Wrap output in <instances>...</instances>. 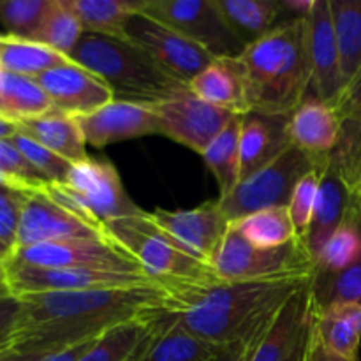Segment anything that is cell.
I'll return each instance as SVG.
<instances>
[{"mask_svg": "<svg viewBox=\"0 0 361 361\" xmlns=\"http://www.w3.org/2000/svg\"><path fill=\"white\" fill-rule=\"evenodd\" d=\"M291 145L289 115H264L254 111L242 115L240 182L275 161Z\"/></svg>", "mask_w": 361, "mask_h": 361, "instance_id": "ffe728a7", "label": "cell"}, {"mask_svg": "<svg viewBox=\"0 0 361 361\" xmlns=\"http://www.w3.org/2000/svg\"><path fill=\"white\" fill-rule=\"evenodd\" d=\"M224 349L194 335L168 310L136 361H215Z\"/></svg>", "mask_w": 361, "mask_h": 361, "instance_id": "7402d4cb", "label": "cell"}, {"mask_svg": "<svg viewBox=\"0 0 361 361\" xmlns=\"http://www.w3.org/2000/svg\"><path fill=\"white\" fill-rule=\"evenodd\" d=\"M83 34L85 28L78 20L71 0H51L44 20L30 39L69 59Z\"/></svg>", "mask_w": 361, "mask_h": 361, "instance_id": "d590c367", "label": "cell"}, {"mask_svg": "<svg viewBox=\"0 0 361 361\" xmlns=\"http://www.w3.org/2000/svg\"><path fill=\"white\" fill-rule=\"evenodd\" d=\"M310 279L228 282L215 275L171 282L162 289L168 293V310L187 330L226 348L263 331L282 303Z\"/></svg>", "mask_w": 361, "mask_h": 361, "instance_id": "7a4b0ae2", "label": "cell"}, {"mask_svg": "<svg viewBox=\"0 0 361 361\" xmlns=\"http://www.w3.org/2000/svg\"><path fill=\"white\" fill-rule=\"evenodd\" d=\"M240 235L261 249H275L298 238L295 224L289 217L288 207L267 208L231 222Z\"/></svg>", "mask_w": 361, "mask_h": 361, "instance_id": "e575fe53", "label": "cell"}, {"mask_svg": "<svg viewBox=\"0 0 361 361\" xmlns=\"http://www.w3.org/2000/svg\"><path fill=\"white\" fill-rule=\"evenodd\" d=\"M18 129L48 150H51L53 154L69 161L71 164H78V162L88 159L87 141L78 126L76 116L51 109L44 115L20 122Z\"/></svg>", "mask_w": 361, "mask_h": 361, "instance_id": "cb8c5ba5", "label": "cell"}, {"mask_svg": "<svg viewBox=\"0 0 361 361\" xmlns=\"http://www.w3.org/2000/svg\"><path fill=\"white\" fill-rule=\"evenodd\" d=\"M44 192L71 214L101 229L109 221L141 212L127 196L115 166L90 157L71 166L66 182L51 183Z\"/></svg>", "mask_w": 361, "mask_h": 361, "instance_id": "8992f818", "label": "cell"}, {"mask_svg": "<svg viewBox=\"0 0 361 361\" xmlns=\"http://www.w3.org/2000/svg\"><path fill=\"white\" fill-rule=\"evenodd\" d=\"M326 157H312L295 145L288 147L275 161L242 180L228 196L219 197L226 219L235 222L267 208L288 207L296 183Z\"/></svg>", "mask_w": 361, "mask_h": 361, "instance_id": "ba28073f", "label": "cell"}, {"mask_svg": "<svg viewBox=\"0 0 361 361\" xmlns=\"http://www.w3.org/2000/svg\"><path fill=\"white\" fill-rule=\"evenodd\" d=\"M217 4L245 44L268 34L277 27L279 18L286 14L281 0H217Z\"/></svg>", "mask_w": 361, "mask_h": 361, "instance_id": "4dcf8cb0", "label": "cell"}, {"mask_svg": "<svg viewBox=\"0 0 361 361\" xmlns=\"http://www.w3.org/2000/svg\"><path fill=\"white\" fill-rule=\"evenodd\" d=\"M314 328L331 353L345 360L360 361L361 307L334 305L328 309H316Z\"/></svg>", "mask_w": 361, "mask_h": 361, "instance_id": "4316f807", "label": "cell"}, {"mask_svg": "<svg viewBox=\"0 0 361 361\" xmlns=\"http://www.w3.org/2000/svg\"><path fill=\"white\" fill-rule=\"evenodd\" d=\"M109 242L129 254L141 270L162 288L171 282L201 281L215 277L214 268L194 256L171 235L141 210L130 217L115 219L104 224Z\"/></svg>", "mask_w": 361, "mask_h": 361, "instance_id": "5b68a950", "label": "cell"}, {"mask_svg": "<svg viewBox=\"0 0 361 361\" xmlns=\"http://www.w3.org/2000/svg\"><path fill=\"white\" fill-rule=\"evenodd\" d=\"M307 20V42H309L312 83L310 94L319 101L334 106L344 90L337 39L331 21L330 0H316L312 13Z\"/></svg>", "mask_w": 361, "mask_h": 361, "instance_id": "d6986e66", "label": "cell"}, {"mask_svg": "<svg viewBox=\"0 0 361 361\" xmlns=\"http://www.w3.org/2000/svg\"><path fill=\"white\" fill-rule=\"evenodd\" d=\"M95 341V338H94ZM94 341H88V342H83V344H78V345H73V348H67L63 349V351H59V353H53V355L46 356L42 361H78L83 356V353L87 351L88 348H90L92 344H94Z\"/></svg>", "mask_w": 361, "mask_h": 361, "instance_id": "7dc6e473", "label": "cell"}, {"mask_svg": "<svg viewBox=\"0 0 361 361\" xmlns=\"http://www.w3.org/2000/svg\"><path fill=\"white\" fill-rule=\"evenodd\" d=\"M46 356L37 353H23L16 349H0V361H42Z\"/></svg>", "mask_w": 361, "mask_h": 361, "instance_id": "c3c4849f", "label": "cell"}, {"mask_svg": "<svg viewBox=\"0 0 361 361\" xmlns=\"http://www.w3.org/2000/svg\"><path fill=\"white\" fill-rule=\"evenodd\" d=\"M18 133V123L0 116V141H9Z\"/></svg>", "mask_w": 361, "mask_h": 361, "instance_id": "681fc988", "label": "cell"}, {"mask_svg": "<svg viewBox=\"0 0 361 361\" xmlns=\"http://www.w3.org/2000/svg\"><path fill=\"white\" fill-rule=\"evenodd\" d=\"M361 259V212L353 204L345 221L324 242L316 257L314 274H337Z\"/></svg>", "mask_w": 361, "mask_h": 361, "instance_id": "d6a6232c", "label": "cell"}, {"mask_svg": "<svg viewBox=\"0 0 361 361\" xmlns=\"http://www.w3.org/2000/svg\"><path fill=\"white\" fill-rule=\"evenodd\" d=\"M355 201H356V204H358V208H360V212H361V183H360L358 190H356V192H355Z\"/></svg>", "mask_w": 361, "mask_h": 361, "instance_id": "f5cc1de1", "label": "cell"}, {"mask_svg": "<svg viewBox=\"0 0 361 361\" xmlns=\"http://www.w3.org/2000/svg\"><path fill=\"white\" fill-rule=\"evenodd\" d=\"M9 254H11V249H7L4 243H0V270H2V271H4V264H6Z\"/></svg>", "mask_w": 361, "mask_h": 361, "instance_id": "f907efd6", "label": "cell"}, {"mask_svg": "<svg viewBox=\"0 0 361 361\" xmlns=\"http://www.w3.org/2000/svg\"><path fill=\"white\" fill-rule=\"evenodd\" d=\"M51 0H0V25L7 35L30 39L44 20Z\"/></svg>", "mask_w": 361, "mask_h": 361, "instance_id": "74e56055", "label": "cell"}, {"mask_svg": "<svg viewBox=\"0 0 361 361\" xmlns=\"http://www.w3.org/2000/svg\"><path fill=\"white\" fill-rule=\"evenodd\" d=\"M324 164H326V161L321 166H317L316 169H312L310 173H307V175L296 183L295 190H293L291 194V200H289L288 203L289 217H291L293 224H295L296 231H298V235L302 236V238H305V235L309 233L310 224H312Z\"/></svg>", "mask_w": 361, "mask_h": 361, "instance_id": "ab89813d", "label": "cell"}, {"mask_svg": "<svg viewBox=\"0 0 361 361\" xmlns=\"http://www.w3.org/2000/svg\"><path fill=\"white\" fill-rule=\"evenodd\" d=\"M87 145L104 148L120 141L161 134L159 120L150 104L113 99L102 108L76 116Z\"/></svg>", "mask_w": 361, "mask_h": 361, "instance_id": "ac0fdd59", "label": "cell"}, {"mask_svg": "<svg viewBox=\"0 0 361 361\" xmlns=\"http://www.w3.org/2000/svg\"><path fill=\"white\" fill-rule=\"evenodd\" d=\"M53 106L37 81L0 69V116L14 123L51 111Z\"/></svg>", "mask_w": 361, "mask_h": 361, "instance_id": "f546056e", "label": "cell"}, {"mask_svg": "<svg viewBox=\"0 0 361 361\" xmlns=\"http://www.w3.org/2000/svg\"><path fill=\"white\" fill-rule=\"evenodd\" d=\"M53 109L71 116L88 115L115 99L111 88L92 71L67 60L35 78Z\"/></svg>", "mask_w": 361, "mask_h": 361, "instance_id": "2e32d148", "label": "cell"}, {"mask_svg": "<svg viewBox=\"0 0 361 361\" xmlns=\"http://www.w3.org/2000/svg\"><path fill=\"white\" fill-rule=\"evenodd\" d=\"M28 190L11 185H0V243L7 249H14L21 208Z\"/></svg>", "mask_w": 361, "mask_h": 361, "instance_id": "b9f144b4", "label": "cell"}, {"mask_svg": "<svg viewBox=\"0 0 361 361\" xmlns=\"http://www.w3.org/2000/svg\"><path fill=\"white\" fill-rule=\"evenodd\" d=\"M281 2L284 13L293 14L291 18H307L316 6V0H281Z\"/></svg>", "mask_w": 361, "mask_h": 361, "instance_id": "bcb514c9", "label": "cell"}, {"mask_svg": "<svg viewBox=\"0 0 361 361\" xmlns=\"http://www.w3.org/2000/svg\"><path fill=\"white\" fill-rule=\"evenodd\" d=\"M159 120L162 136L203 154L204 148L235 118V113L217 108L196 97L190 88L150 104Z\"/></svg>", "mask_w": 361, "mask_h": 361, "instance_id": "7c38bea8", "label": "cell"}, {"mask_svg": "<svg viewBox=\"0 0 361 361\" xmlns=\"http://www.w3.org/2000/svg\"><path fill=\"white\" fill-rule=\"evenodd\" d=\"M0 175L23 190H42L51 185L25 161L11 141H0Z\"/></svg>", "mask_w": 361, "mask_h": 361, "instance_id": "60d3db41", "label": "cell"}, {"mask_svg": "<svg viewBox=\"0 0 361 361\" xmlns=\"http://www.w3.org/2000/svg\"><path fill=\"white\" fill-rule=\"evenodd\" d=\"M303 361H353V360H345L342 358V356L331 353L330 349L323 344V341H321L319 335H317L316 328H312V335H310L309 348H307L305 358H303Z\"/></svg>", "mask_w": 361, "mask_h": 361, "instance_id": "f6af8a7d", "label": "cell"}, {"mask_svg": "<svg viewBox=\"0 0 361 361\" xmlns=\"http://www.w3.org/2000/svg\"><path fill=\"white\" fill-rule=\"evenodd\" d=\"M249 111L291 115L310 94L305 18H289L245 46L236 59Z\"/></svg>", "mask_w": 361, "mask_h": 361, "instance_id": "3957f363", "label": "cell"}, {"mask_svg": "<svg viewBox=\"0 0 361 361\" xmlns=\"http://www.w3.org/2000/svg\"><path fill=\"white\" fill-rule=\"evenodd\" d=\"M210 264L214 274L228 282L307 279L312 277L316 268L302 236L282 247L261 249L247 242L233 224H229Z\"/></svg>", "mask_w": 361, "mask_h": 361, "instance_id": "52a82bcc", "label": "cell"}, {"mask_svg": "<svg viewBox=\"0 0 361 361\" xmlns=\"http://www.w3.org/2000/svg\"><path fill=\"white\" fill-rule=\"evenodd\" d=\"M69 240H108L104 229L71 214L42 190H28L21 208L14 249ZM11 250V252H13Z\"/></svg>", "mask_w": 361, "mask_h": 361, "instance_id": "9a60e30c", "label": "cell"}, {"mask_svg": "<svg viewBox=\"0 0 361 361\" xmlns=\"http://www.w3.org/2000/svg\"><path fill=\"white\" fill-rule=\"evenodd\" d=\"M126 37L147 51L169 76L187 87L215 60L196 42L145 11L130 18L126 27Z\"/></svg>", "mask_w": 361, "mask_h": 361, "instance_id": "8fae6325", "label": "cell"}, {"mask_svg": "<svg viewBox=\"0 0 361 361\" xmlns=\"http://www.w3.org/2000/svg\"><path fill=\"white\" fill-rule=\"evenodd\" d=\"M11 143L16 147V150L20 152L25 157V161L39 173V175L44 176L49 183H63L66 182L67 175L71 171V162L62 159L60 155L53 154L51 150H48L46 147H42L41 143L34 141L32 137H28L27 134L18 133L11 137Z\"/></svg>", "mask_w": 361, "mask_h": 361, "instance_id": "f35d334b", "label": "cell"}, {"mask_svg": "<svg viewBox=\"0 0 361 361\" xmlns=\"http://www.w3.org/2000/svg\"><path fill=\"white\" fill-rule=\"evenodd\" d=\"M4 277L11 295H39V293L92 291L155 284L145 274L123 271L81 270V268H37L25 264H4Z\"/></svg>", "mask_w": 361, "mask_h": 361, "instance_id": "4fadbf2b", "label": "cell"}, {"mask_svg": "<svg viewBox=\"0 0 361 361\" xmlns=\"http://www.w3.org/2000/svg\"><path fill=\"white\" fill-rule=\"evenodd\" d=\"M189 88L208 104L228 109L235 115L249 113L245 87L236 59H215L190 81Z\"/></svg>", "mask_w": 361, "mask_h": 361, "instance_id": "d4e9b609", "label": "cell"}, {"mask_svg": "<svg viewBox=\"0 0 361 361\" xmlns=\"http://www.w3.org/2000/svg\"><path fill=\"white\" fill-rule=\"evenodd\" d=\"M21 314V300L14 295L0 296V349H7L11 344Z\"/></svg>", "mask_w": 361, "mask_h": 361, "instance_id": "ee69618b", "label": "cell"}, {"mask_svg": "<svg viewBox=\"0 0 361 361\" xmlns=\"http://www.w3.org/2000/svg\"><path fill=\"white\" fill-rule=\"evenodd\" d=\"M9 288H7V282H6V277H4V271L0 270V296L2 295H9Z\"/></svg>", "mask_w": 361, "mask_h": 361, "instance_id": "816d5d0a", "label": "cell"}, {"mask_svg": "<svg viewBox=\"0 0 361 361\" xmlns=\"http://www.w3.org/2000/svg\"><path fill=\"white\" fill-rule=\"evenodd\" d=\"M310 293L316 309L334 305L361 307V259L337 274H314Z\"/></svg>", "mask_w": 361, "mask_h": 361, "instance_id": "8d00e7d4", "label": "cell"}, {"mask_svg": "<svg viewBox=\"0 0 361 361\" xmlns=\"http://www.w3.org/2000/svg\"><path fill=\"white\" fill-rule=\"evenodd\" d=\"M342 120L334 106L309 97L289 115V137L295 147L312 157H326L338 143Z\"/></svg>", "mask_w": 361, "mask_h": 361, "instance_id": "44dd1931", "label": "cell"}, {"mask_svg": "<svg viewBox=\"0 0 361 361\" xmlns=\"http://www.w3.org/2000/svg\"><path fill=\"white\" fill-rule=\"evenodd\" d=\"M148 214L159 228L164 229L176 242L208 264L212 263L215 250L219 249L231 224L226 219L219 200L207 201L190 210L168 212L157 208Z\"/></svg>", "mask_w": 361, "mask_h": 361, "instance_id": "e0dca14e", "label": "cell"}, {"mask_svg": "<svg viewBox=\"0 0 361 361\" xmlns=\"http://www.w3.org/2000/svg\"><path fill=\"white\" fill-rule=\"evenodd\" d=\"M145 13L175 28L214 59H238L247 46L217 0H148Z\"/></svg>", "mask_w": 361, "mask_h": 361, "instance_id": "9c48e42d", "label": "cell"}, {"mask_svg": "<svg viewBox=\"0 0 361 361\" xmlns=\"http://www.w3.org/2000/svg\"><path fill=\"white\" fill-rule=\"evenodd\" d=\"M344 87L361 69V0H330Z\"/></svg>", "mask_w": 361, "mask_h": 361, "instance_id": "1f68e13d", "label": "cell"}, {"mask_svg": "<svg viewBox=\"0 0 361 361\" xmlns=\"http://www.w3.org/2000/svg\"><path fill=\"white\" fill-rule=\"evenodd\" d=\"M353 204H355V196L344 183V180L341 178L337 169L330 164V159H326L323 175H321L319 194H317L312 224H310L309 233L303 238L310 254H312L314 263H316L321 247L334 235L335 229L345 221Z\"/></svg>", "mask_w": 361, "mask_h": 361, "instance_id": "603a6c76", "label": "cell"}, {"mask_svg": "<svg viewBox=\"0 0 361 361\" xmlns=\"http://www.w3.org/2000/svg\"><path fill=\"white\" fill-rule=\"evenodd\" d=\"M69 60L97 74L120 101L152 104L187 88L129 39L85 32Z\"/></svg>", "mask_w": 361, "mask_h": 361, "instance_id": "277c9868", "label": "cell"}, {"mask_svg": "<svg viewBox=\"0 0 361 361\" xmlns=\"http://www.w3.org/2000/svg\"><path fill=\"white\" fill-rule=\"evenodd\" d=\"M148 0H71L85 32L109 37H126L130 18L147 9Z\"/></svg>", "mask_w": 361, "mask_h": 361, "instance_id": "83f0119b", "label": "cell"}, {"mask_svg": "<svg viewBox=\"0 0 361 361\" xmlns=\"http://www.w3.org/2000/svg\"><path fill=\"white\" fill-rule=\"evenodd\" d=\"M168 309L104 331L78 361H136Z\"/></svg>", "mask_w": 361, "mask_h": 361, "instance_id": "484cf974", "label": "cell"}, {"mask_svg": "<svg viewBox=\"0 0 361 361\" xmlns=\"http://www.w3.org/2000/svg\"><path fill=\"white\" fill-rule=\"evenodd\" d=\"M67 56L32 39L0 35V69L7 73L32 78L67 62Z\"/></svg>", "mask_w": 361, "mask_h": 361, "instance_id": "f1b7e54d", "label": "cell"}, {"mask_svg": "<svg viewBox=\"0 0 361 361\" xmlns=\"http://www.w3.org/2000/svg\"><path fill=\"white\" fill-rule=\"evenodd\" d=\"M334 109L342 122H353L361 127V69L341 92Z\"/></svg>", "mask_w": 361, "mask_h": 361, "instance_id": "7bdbcfd3", "label": "cell"}, {"mask_svg": "<svg viewBox=\"0 0 361 361\" xmlns=\"http://www.w3.org/2000/svg\"><path fill=\"white\" fill-rule=\"evenodd\" d=\"M310 281L293 293L250 348L247 361H303L314 328Z\"/></svg>", "mask_w": 361, "mask_h": 361, "instance_id": "5bb4252c", "label": "cell"}, {"mask_svg": "<svg viewBox=\"0 0 361 361\" xmlns=\"http://www.w3.org/2000/svg\"><path fill=\"white\" fill-rule=\"evenodd\" d=\"M6 263L37 268H81V270L145 274L129 254L123 252L109 240L37 243V245L13 250Z\"/></svg>", "mask_w": 361, "mask_h": 361, "instance_id": "30bf717a", "label": "cell"}, {"mask_svg": "<svg viewBox=\"0 0 361 361\" xmlns=\"http://www.w3.org/2000/svg\"><path fill=\"white\" fill-rule=\"evenodd\" d=\"M240 127L242 115H236L201 154L217 180L221 197L228 196L240 182Z\"/></svg>", "mask_w": 361, "mask_h": 361, "instance_id": "836d02e7", "label": "cell"}, {"mask_svg": "<svg viewBox=\"0 0 361 361\" xmlns=\"http://www.w3.org/2000/svg\"><path fill=\"white\" fill-rule=\"evenodd\" d=\"M18 298L21 300V314L9 349L44 356L94 341L118 324L168 309V293L159 284L39 293Z\"/></svg>", "mask_w": 361, "mask_h": 361, "instance_id": "6da1fadb", "label": "cell"}]
</instances>
